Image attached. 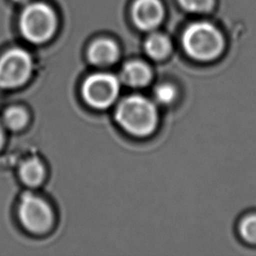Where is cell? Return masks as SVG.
Here are the masks:
<instances>
[{
  "label": "cell",
  "instance_id": "7",
  "mask_svg": "<svg viewBox=\"0 0 256 256\" xmlns=\"http://www.w3.org/2000/svg\"><path fill=\"white\" fill-rule=\"evenodd\" d=\"M164 18V8L159 0H136L132 7L135 25L145 31L154 30Z\"/></svg>",
  "mask_w": 256,
  "mask_h": 256
},
{
  "label": "cell",
  "instance_id": "12",
  "mask_svg": "<svg viewBox=\"0 0 256 256\" xmlns=\"http://www.w3.org/2000/svg\"><path fill=\"white\" fill-rule=\"evenodd\" d=\"M238 233L245 242L256 245V212L241 218L238 224Z\"/></svg>",
  "mask_w": 256,
  "mask_h": 256
},
{
  "label": "cell",
  "instance_id": "8",
  "mask_svg": "<svg viewBox=\"0 0 256 256\" xmlns=\"http://www.w3.org/2000/svg\"><path fill=\"white\" fill-rule=\"evenodd\" d=\"M118 55V46L110 39H98L88 49V58L95 65H110L117 60Z\"/></svg>",
  "mask_w": 256,
  "mask_h": 256
},
{
  "label": "cell",
  "instance_id": "9",
  "mask_svg": "<svg viewBox=\"0 0 256 256\" xmlns=\"http://www.w3.org/2000/svg\"><path fill=\"white\" fill-rule=\"evenodd\" d=\"M120 76L125 84L132 87H142L149 83L152 74L144 62L130 61L122 67Z\"/></svg>",
  "mask_w": 256,
  "mask_h": 256
},
{
  "label": "cell",
  "instance_id": "10",
  "mask_svg": "<svg viewBox=\"0 0 256 256\" xmlns=\"http://www.w3.org/2000/svg\"><path fill=\"white\" fill-rule=\"evenodd\" d=\"M19 174L26 185L37 186L45 177V168L38 158H28L22 162Z\"/></svg>",
  "mask_w": 256,
  "mask_h": 256
},
{
  "label": "cell",
  "instance_id": "17",
  "mask_svg": "<svg viewBox=\"0 0 256 256\" xmlns=\"http://www.w3.org/2000/svg\"><path fill=\"white\" fill-rule=\"evenodd\" d=\"M13 1H15L16 3H19V4H27V3H29L30 0H13Z\"/></svg>",
  "mask_w": 256,
  "mask_h": 256
},
{
  "label": "cell",
  "instance_id": "16",
  "mask_svg": "<svg viewBox=\"0 0 256 256\" xmlns=\"http://www.w3.org/2000/svg\"><path fill=\"white\" fill-rule=\"evenodd\" d=\"M3 140H4V134H3L2 126L0 125V147H1V146H2V144H3Z\"/></svg>",
  "mask_w": 256,
  "mask_h": 256
},
{
  "label": "cell",
  "instance_id": "14",
  "mask_svg": "<svg viewBox=\"0 0 256 256\" xmlns=\"http://www.w3.org/2000/svg\"><path fill=\"white\" fill-rule=\"evenodd\" d=\"M180 5L191 13H208L214 8L215 0H178Z\"/></svg>",
  "mask_w": 256,
  "mask_h": 256
},
{
  "label": "cell",
  "instance_id": "2",
  "mask_svg": "<svg viewBox=\"0 0 256 256\" xmlns=\"http://www.w3.org/2000/svg\"><path fill=\"white\" fill-rule=\"evenodd\" d=\"M115 119L128 133L144 137L155 130L158 114L155 105L149 99L140 95H131L118 104Z\"/></svg>",
  "mask_w": 256,
  "mask_h": 256
},
{
  "label": "cell",
  "instance_id": "15",
  "mask_svg": "<svg viewBox=\"0 0 256 256\" xmlns=\"http://www.w3.org/2000/svg\"><path fill=\"white\" fill-rule=\"evenodd\" d=\"M154 97L161 104H169L176 97V89L167 83H163L155 87Z\"/></svg>",
  "mask_w": 256,
  "mask_h": 256
},
{
  "label": "cell",
  "instance_id": "1",
  "mask_svg": "<svg viewBox=\"0 0 256 256\" xmlns=\"http://www.w3.org/2000/svg\"><path fill=\"white\" fill-rule=\"evenodd\" d=\"M185 52L193 59L210 62L219 58L226 46L223 33L214 24L199 21L190 24L182 35Z\"/></svg>",
  "mask_w": 256,
  "mask_h": 256
},
{
  "label": "cell",
  "instance_id": "4",
  "mask_svg": "<svg viewBox=\"0 0 256 256\" xmlns=\"http://www.w3.org/2000/svg\"><path fill=\"white\" fill-rule=\"evenodd\" d=\"M32 67L27 51L20 48L8 50L0 58V86L10 89L23 85L29 79Z\"/></svg>",
  "mask_w": 256,
  "mask_h": 256
},
{
  "label": "cell",
  "instance_id": "6",
  "mask_svg": "<svg viewBox=\"0 0 256 256\" xmlns=\"http://www.w3.org/2000/svg\"><path fill=\"white\" fill-rule=\"evenodd\" d=\"M119 89L120 83L117 77L109 73H95L85 80L82 94L90 106L103 109L115 101Z\"/></svg>",
  "mask_w": 256,
  "mask_h": 256
},
{
  "label": "cell",
  "instance_id": "3",
  "mask_svg": "<svg viewBox=\"0 0 256 256\" xmlns=\"http://www.w3.org/2000/svg\"><path fill=\"white\" fill-rule=\"evenodd\" d=\"M19 27L28 41L43 43L53 36L57 28V17L48 5L42 2L29 3L21 13Z\"/></svg>",
  "mask_w": 256,
  "mask_h": 256
},
{
  "label": "cell",
  "instance_id": "11",
  "mask_svg": "<svg viewBox=\"0 0 256 256\" xmlns=\"http://www.w3.org/2000/svg\"><path fill=\"white\" fill-rule=\"evenodd\" d=\"M144 48L146 53L153 59L165 58L170 50L171 43L168 37L160 33H152L145 41Z\"/></svg>",
  "mask_w": 256,
  "mask_h": 256
},
{
  "label": "cell",
  "instance_id": "13",
  "mask_svg": "<svg viewBox=\"0 0 256 256\" xmlns=\"http://www.w3.org/2000/svg\"><path fill=\"white\" fill-rule=\"evenodd\" d=\"M3 120L9 129L20 130L27 124L28 114L21 107H11L5 111Z\"/></svg>",
  "mask_w": 256,
  "mask_h": 256
},
{
  "label": "cell",
  "instance_id": "5",
  "mask_svg": "<svg viewBox=\"0 0 256 256\" xmlns=\"http://www.w3.org/2000/svg\"><path fill=\"white\" fill-rule=\"evenodd\" d=\"M19 218L22 225L32 233H44L53 223V212L49 204L32 193H24L21 197Z\"/></svg>",
  "mask_w": 256,
  "mask_h": 256
}]
</instances>
